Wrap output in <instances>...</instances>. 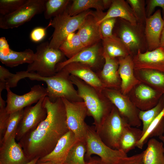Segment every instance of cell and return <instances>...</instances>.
Listing matches in <instances>:
<instances>
[{"label":"cell","instance_id":"cell-1","mask_svg":"<svg viewBox=\"0 0 164 164\" xmlns=\"http://www.w3.org/2000/svg\"><path fill=\"white\" fill-rule=\"evenodd\" d=\"M43 104L47 111L46 118L18 142L29 161L50 153L60 138L69 131L62 98L53 102L46 96Z\"/></svg>","mask_w":164,"mask_h":164},{"label":"cell","instance_id":"cell-2","mask_svg":"<svg viewBox=\"0 0 164 164\" xmlns=\"http://www.w3.org/2000/svg\"><path fill=\"white\" fill-rule=\"evenodd\" d=\"M70 78L77 87L78 94L86 105L88 116L93 118L95 129L97 131L110 113L113 104L102 92L77 77L70 75Z\"/></svg>","mask_w":164,"mask_h":164},{"label":"cell","instance_id":"cell-3","mask_svg":"<svg viewBox=\"0 0 164 164\" xmlns=\"http://www.w3.org/2000/svg\"><path fill=\"white\" fill-rule=\"evenodd\" d=\"M93 12L89 10L72 16L69 14L67 9L51 20L48 25L53 27L54 31L49 42L50 47L59 49L68 36L78 30L86 18Z\"/></svg>","mask_w":164,"mask_h":164},{"label":"cell","instance_id":"cell-4","mask_svg":"<svg viewBox=\"0 0 164 164\" xmlns=\"http://www.w3.org/2000/svg\"><path fill=\"white\" fill-rule=\"evenodd\" d=\"M35 54V60L28 64L26 71L35 73L38 75L44 77L53 76L57 73L56 65L64 61L63 60L65 56L59 49L50 47L48 41L38 45Z\"/></svg>","mask_w":164,"mask_h":164},{"label":"cell","instance_id":"cell-5","mask_svg":"<svg viewBox=\"0 0 164 164\" xmlns=\"http://www.w3.org/2000/svg\"><path fill=\"white\" fill-rule=\"evenodd\" d=\"M70 77V74L62 69L53 76L44 77L37 76L36 79L46 83L47 96L51 101L59 98H64L74 102L83 101L74 89Z\"/></svg>","mask_w":164,"mask_h":164},{"label":"cell","instance_id":"cell-6","mask_svg":"<svg viewBox=\"0 0 164 164\" xmlns=\"http://www.w3.org/2000/svg\"><path fill=\"white\" fill-rule=\"evenodd\" d=\"M85 157L89 159L93 154L98 155L104 164H115L121 159L127 157L122 151L112 149L101 140L94 127L88 125L85 137Z\"/></svg>","mask_w":164,"mask_h":164},{"label":"cell","instance_id":"cell-7","mask_svg":"<svg viewBox=\"0 0 164 164\" xmlns=\"http://www.w3.org/2000/svg\"><path fill=\"white\" fill-rule=\"evenodd\" d=\"M128 125H129L114 105L110 114L96 132L106 145L112 149L118 150L120 138L124 128Z\"/></svg>","mask_w":164,"mask_h":164},{"label":"cell","instance_id":"cell-8","mask_svg":"<svg viewBox=\"0 0 164 164\" xmlns=\"http://www.w3.org/2000/svg\"><path fill=\"white\" fill-rule=\"evenodd\" d=\"M61 98L65 108L67 123L69 130L74 133L78 141L85 142L88 125L85 122L88 112L85 103L83 101L74 102Z\"/></svg>","mask_w":164,"mask_h":164},{"label":"cell","instance_id":"cell-9","mask_svg":"<svg viewBox=\"0 0 164 164\" xmlns=\"http://www.w3.org/2000/svg\"><path fill=\"white\" fill-rule=\"evenodd\" d=\"M46 0H27L12 13L0 16V28L8 29L16 28L30 21L36 15L44 12Z\"/></svg>","mask_w":164,"mask_h":164},{"label":"cell","instance_id":"cell-10","mask_svg":"<svg viewBox=\"0 0 164 164\" xmlns=\"http://www.w3.org/2000/svg\"><path fill=\"white\" fill-rule=\"evenodd\" d=\"M105 96L118 110L121 116L130 126L140 127L142 122L139 117L138 109L127 95L120 90L107 88L103 91Z\"/></svg>","mask_w":164,"mask_h":164},{"label":"cell","instance_id":"cell-11","mask_svg":"<svg viewBox=\"0 0 164 164\" xmlns=\"http://www.w3.org/2000/svg\"><path fill=\"white\" fill-rule=\"evenodd\" d=\"M7 91L6 110L9 114L22 109L37 103L41 98L47 96L46 88L39 84L32 87L30 91L22 95L13 93L10 88L6 87Z\"/></svg>","mask_w":164,"mask_h":164},{"label":"cell","instance_id":"cell-12","mask_svg":"<svg viewBox=\"0 0 164 164\" xmlns=\"http://www.w3.org/2000/svg\"><path fill=\"white\" fill-rule=\"evenodd\" d=\"M45 97L41 98L34 106L24 108L23 116L16 132V140L19 142L26 134L34 129L46 118L47 111L43 104Z\"/></svg>","mask_w":164,"mask_h":164},{"label":"cell","instance_id":"cell-13","mask_svg":"<svg viewBox=\"0 0 164 164\" xmlns=\"http://www.w3.org/2000/svg\"><path fill=\"white\" fill-rule=\"evenodd\" d=\"M163 94L141 82L135 86L127 95L138 109L145 111L155 106Z\"/></svg>","mask_w":164,"mask_h":164},{"label":"cell","instance_id":"cell-14","mask_svg":"<svg viewBox=\"0 0 164 164\" xmlns=\"http://www.w3.org/2000/svg\"><path fill=\"white\" fill-rule=\"evenodd\" d=\"M105 14L103 12H93L86 18L78 29L77 32L86 47L98 43L102 40L100 25L98 21Z\"/></svg>","mask_w":164,"mask_h":164},{"label":"cell","instance_id":"cell-15","mask_svg":"<svg viewBox=\"0 0 164 164\" xmlns=\"http://www.w3.org/2000/svg\"><path fill=\"white\" fill-rule=\"evenodd\" d=\"M103 49L99 43L87 47L67 60L58 63L56 66L57 72L67 65L72 63H79L90 68L96 67L102 59Z\"/></svg>","mask_w":164,"mask_h":164},{"label":"cell","instance_id":"cell-16","mask_svg":"<svg viewBox=\"0 0 164 164\" xmlns=\"http://www.w3.org/2000/svg\"><path fill=\"white\" fill-rule=\"evenodd\" d=\"M134 70L151 69L164 72V51L159 47L142 53L138 50L133 57Z\"/></svg>","mask_w":164,"mask_h":164},{"label":"cell","instance_id":"cell-17","mask_svg":"<svg viewBox=\"0 0 164 164\" xmlns=\"http://www.w3.org/2000/svg\"><path fill=\"white\" fill-rule=\"evenodd\" d=\"M16 134L0 144V164H26L30 161L16 141Z\"/></svg>","mask_w":164,"mask_h":164},{"label":"cell","instance_id":"cell-18","mask_svg":"<svg viewBox=\"0 0 164 164\" xmlns=\"http://www.w3.org/2000/svg\"><path fill=\"white\" fill-rule=\"evenodd\" d=\"M78 141L74 133L69 130L60 138L50 153L39 159L38 161L64 164L70 150Z\"/></svg>","mask_w":164,"mask_h":164},{"label":"cell","instance_id":"cell-19","mask_svg":"<svg viewBox=\"0 0 164 164\" xmlns=\"http://www.w3.org/2000/svg\"><path fill=\"white\" fill-rule=\"evenodd\" d=\"M145 22V35L148 50L152 51L159 47L164 26L161 10H157L153 15L147 17Z\"/></svg>","mask_w":164,"mask_h":164},{"label":"cell","instance_id":"cell-20","mask_svg":"<svg viewBox=\"0 0 164 164\" xmlns=\"http://www.w3.org/2000/svg\"><path fill=\"white\" fill-rule=\"evenodd\" d=\"M62 69L100 91L107 88L101 78L87 66L74 63L67 65Z\"/></svg>","mask_w":164,"mask_h":164},{"label":"cell","instance_id":"cell-21","mask_svg":"<svg viewBox=\"0 0 164 164\" xmlns=\"http://www.w3.org/2000/svg\"><path fill=\"white\" fill-rule=\"evenodd\" d=\"M118 72L121 80L120 91L124 95H127L132 88L141 82L134 73L133 57L131 55L118 58Z\"/></svg>","mask_w":164,"mask_h":164},{"label":"cell","instance_id":"cell-22","mask_svg":"<svg viewBox=\"0 0 164 164\" xmlns=\"http://www.w3.org/2000/svg\"><path fill=\"white\" fill-rule=\"evenodd\" d=\"M103 56L104 64L101 72V79L107 88L120 90L121 80L118 72V60L111 58L103 50Z\"/></svg>","mask_w":164,"mask_h":164},{"label":"cell","instance_id":"cell-23","mask_svg":"<svg viewBox=\"0 0 164 164\" xmlns=\"http://www.w3.org/2000/svg\"><path fill=\"white\" fill-rule=\"evenodd\" d=\"M119 17L123 19L131 25L136 26L138 21L127 1L124 0H113L108 11L98 23L109 18Z\"/></svg>","mask_w":164,"mask_h":164},{"label":"cell","instance_id":"cell-24","mask_svg":"<svg viewBox=\"0 0 164 164\" xmlns=\"http://www.w3.org/2000/svg\"><path fill=\"white\" fill-rule=\"evenodd\" d=\"M35 58V53L30 49L20 52L14 51L11 49L7 52H0L1 62L10 67L25 63L30 64L33 62Z\"/></svg>","mask_w":164,"mask_h":164},{"label":"cell","instance_id":"cell-25","mask_svg":"<svg viewBox=\"0 0 164 164\" xmlns=\"http://www.w3.org/2000/svg\"><path fill=\"white\" fill-rule=\"evenodd\" d=\"M133 26L128 23H122L118 31V38L123 42L129 51L130 55L141 50V41L138 33Z\"/></svg>","mask_w":164,"mask_h":164},{"label":"cell","instance_id":"cell-26","mask_svg":"<svg viewBox=\"0 0 164 164\" xmlns=\"http://www.w3.org/2000/svg\"><path fill=\"white\" fill-rule=\"evenodd\" d=\"M136 77L141 82L164 94V72L151 69L134 70Z\"/></svg>","mask_w":164,"mask_h":164},{"label":"cell","instance_id":"cell-27","mask_svg":"<svg viewBox=\"0 0 164 164\" xmlns=\"http://www.w3.org/2000/svg\"><path fill=\"white\" fill-rule=\"evenodd\" d=\"M142 153L143 164H164V148L161 141L150 139Z\"/></svg>","mask_w":164,"mask_h":164},{"label":"cell","instance_id":"cell-28","mask_svg":"<svg viewBox=\"0 0 164 164\" xmlns=\"http://www.w3.org/2000/svg\"><path fill=\"white\" fill-rule=\"evenodd\" d=\"M142 136V129L127 125L124 128L120 138L118 150L127 154L136 147Z\"/></svg>","mask_w":164,"mask_h":164},{"label":"cell","instance_id":"cell-29","mask_svg":"<svg viewBox=\"0 0 164 164\" xmlns=\"http://www.w3.org/2000/svg\"><path fill=\"white\" fill-rule=\"evenodd\" d=\"M102 40L103 50L111 58L123 57L131 55L123 42L116 35L103 38Z\"/></svg>","mask_w":164,"mask_h":164},{"label":"cell","instance_id":"cell-30","mask_svg":"<svg viewBox=\"0 0 164 164\" xmlns=\"http://www.w3.org/2000/svg\"><path fill=\"white\" fill-rule=\"evenodd\" d=\"M164 133V108L151 124L138 142L136 147L142 149L149 138L163 135Z\"/></svg>","mask_w":164,"mask_h":164},{"label":"cell","instance_id":"cell-31","mask_svg":"<svg viewBox=\"0 0 164 164\" xmlns=\"http://www.w3.org/2000/svg\"><path fill=\"white\" fill-rule=\"evenodd\" d=\"M94 8L97 12L105 9L103 0H73L69 5L67 11L71 16H75Z\"/></svg>","mask_w":164,"mask_h":164},{"label":"cell","instance_id":"cell-32","mask_svg":"<svg viewBox=\"0 0 164 164\" xmlns=\"http://www.w3.org/2000/svg\"><path fill=\"white\" fill-rule=\"evenodd\" d=\"M86 48L77 32L69 36L61 45L59 49L69 59Z\"/></svg>","mask_w":164,"mask_h":164},{"label":"cell","instance_id":"cell-33","mask_svg":"<svg viewBox=\"0 0 164 164\" xmlns=\"http://www.w3.org/2000/svg\"><path fill=\"white\" fill-rule=\"evenodd\" d=\"M164 108V94L160 98L157 105L148 110L140 111L139 118L142 124V135L151 124L159 114Z\"/></svg>","mask_w":164,"mask_h":164},{"label":"cell","instance_id":"cell-34","mask_svg":"<svg viewBox=\"0 0 164 164\" xmlns=\"http://www.w3.org/2000/svg\"><path fill=\"white\" fill-rule=\"evenodd\" d=\"M70 2L69 0H46L44 12L45 18L49 19L62 13L67 9Z\"/></svg>","mask_w":164,"mask_h":164},{"label":"cell","instance_id":"cell-35","mask_svg":"<svg viewBox=\"0 0 164 164\" xmlns=\"http://www.w3.org/2000/svg\"><path fill=\"white\" fill-rule=\"evenodd\" d=\"M86 152L85 142L77 141L70 150L64 164H87L84 160Z\"/></svg>","mask_w":164,"mask_h":164},{"label":"cell","instance_id":"cell-36","mask_svg":"<svg viewBox=\"0 0 164 164\" xmlns=\"http://www.w3.org/2000/svg\"><path fill=\"white\" fill-rule=\"evenodd\" d=\"M24 109L9 114L5 133L0 144L6 141L12 135L16 134L23 116Z\"/></svg>","mask_w":164,"mask_h":164},{"label":"cell","instance_id":"cell-37","mask_svg":"<svg viewBox=\"0 0 164 164\" xmlns=\"http://www.w3.org/2000/svg\"><path fill=\"white\" fill-rule=\"evenodd\" d=\"M27 0H0V16L9 15L24 4Z\"/></svg>","mask_w":164,"mask_h":164},{"label":"cell","instance_id":"cell-38","mask_svg":"<svg viewBox=\"0 0 164 164\" xmlns=\"http://www.w3.org/2000/svg\"><path fill=\"white\" fill-rule=\"evenodd\" d=\"M127 2L130 6L138 21H145L146 13L145 10L144 1L141 0H127Z\"/></svg>","mask_w":164,"mask_h":164},{"label":"cell","instance_id":"cell-39","mask_svg":"<svg viewBox=\"0 0 164 164\" xmlns=\"http://www.w3.org/2000/svg\"><path fill=\"white\" fill-rule=\"evenodd\" d=\"M116 21V18H109L101 22V30L103 38L111 37L114 35L112 31Z\"/></svg>","mask_w":164,"mask_h":164},{"label":"cell","instance_id":"cell-40","mask_svg":"<svg viewBox=\"0 0 164 164\" xmlns=\"http://www.w3.org/2000/svg\"><path fill=\"white\" fill-rule=\"evenodd\" d=\"M5 102H0V142L5 133L9 114L6 110Z\"/></svg>","mask_w":164,"mask_h":164},{"label":"cell","instance_id":"cell-41","mask_svg":"<svg viewBox=\"0 0 164 164\" xmlns=\"http://www.w3.org/2000/svg\"><path fill=\"white\" fill-rule=\"evenodd\" d=\"M49 26V25L46 27H37L34 28L31 32L30 38L33 42L38 43L41 41L45 38L46 34V30Z\"/></svg>","mask_w":164,"mask_h":164},{"label":"cell","instance_id":"cell-42","mask_svg":"<svg viewBox=\"0 0 164 164\" xmlns=\"http://www.w3.org/2000/svg\"><path fill=\"white\" fill-rule=\"evenodd\" d=\"M142 152L121 159L115 164H143Z\"/></svg>","mask_w":164,"mask_h":164},{"label":"cell","instance_id":"cell-43","mask_svg":"<svg viewBox=\"0 0 164 164\" xmlns=\"http://www.w3.org/2000/svg\"><path fill=\"white\" fill-rule=\"evenodd\" d=\"M160 7L162 9L163 16H164V0H150L148 1L146 15L149 17L152 15L155 8Z\"/></svg>","mask_w":164,"mask_h":164},{"label":"cell","instance_id":"cell-44","mask_svg":"<svg viewBox=\"0 0 164 164\" xmlns=\"http://www.w3.org/2000/svg\"><path fill=\"white\" fill-rule=\"evenodd\" d=\"M10 49L6 38L4 37L0 38V52H5Z\"/></svg>","mask_w":164,"mask_h":164},{"label":"cell","instance_id":"cell-45","mask_svg":"<svg viewBox=\"0 0 164 164\" xmlns=\"http://www.w3.org/2000/svg\"><path fill=\"white\" fill-rule=\"evenodd\" d=\"M87 164H104L101 160L100 158L96 159L91 158L89 161L87 162Z\"/></svg>","mask_w":164,"mask_h":164},{"label":"cell","instance_id":"cell-46","mask_svg":"<svg viewBox=\"0 0 164 164\" xmlns=\"http://www.w3.org/2000/svg\"><path fill=\"white\" fill-rule=\"evenodd\" d=\"M159 47L164 49V26L161 35Z\"/></svg>","mask_w":164,"mask_h":164},{"label":"cell","instance_id":"cell-47","mask_svg":"<svg viewBox=\"0 0 164 164\" xmlns=\"http://www.w3.org/2000/svg\"><path fill=\"white\" fill-rule=\"evenodd\" d=\"M39 159V158H35L26 164H36Z\"/></svg>","mask_w":164,"mask_h":164},{"label":"cell","instance_id":"cell-48","mask_svg":"<svg viewBox=\"0 0 164 164\" xmlns=\"http://www.w3.org/2000/svg\"><path fill=\"white\" fill-rule=\"evenodd\" d=\"M36 164H54L53 162H40L37 161Z\"/></svg>","mask_w":164,"mask_h":164},{"label":"cell","instance_id":"cell-49","mask_svg":"<svg viewBox=\"0 0 164 164\" xmlns=\"http://www.w3.org/2000/svg\"><path fill=\"white\" fill-rule=\"evenodd\" d=\"M159 139L161 141L163 144L164 148V135H162L159 137Z\"/></svg>","mask_w":164,"mask_h":164},{"label":"cell","instance_id":"cell-50","mask_svg":"<svg viewBox=\"0 0 164 164\" xmlns=\"http://www.w3.org/2000/svg\"><path fill=\"white\" fill-rule=\"evenodd\" d=\"M163 19H164V16H163Z\"/></svg>","mask_w":164,"mask_h":164},{"label":"cell","instance_id":"cell-51","mask_svg":"<svg viewBox=\"0 0 164 164\" xmlns=\"http://www.w3.org/2000/svg\"><path fill=\"white\" fill-rule=\"evenodd\" d=\"M162 50H163L164 51V49H163V48H162Z\"/></svg>","mask_w":164,"mask_h":164}]
</instances>
